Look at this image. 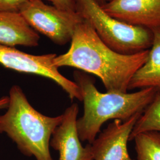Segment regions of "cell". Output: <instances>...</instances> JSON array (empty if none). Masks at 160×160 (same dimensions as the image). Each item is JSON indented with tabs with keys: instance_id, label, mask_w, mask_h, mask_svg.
<instances>
[{
	"instance_id": "5bb4252c",
	"label": "cell",
	"mask_w": 160,
	"mask_h": 160,
	"mask_svg": "<svg viewBox=\"0 0 160 160\" xmlns=\"http://www.w3.org/2000/svg\"><path fill=\"white\" fill-rule=\"evenodd\" d=\"M27 0H0V12H18Z\"/></svg>"
},
{
	"instance_id": "8992f818",
	"label": "cell",
	"mask_w": 160,
	"mask_h": 160,
	"mask_svg": "<svg viewBox=\"0 0 160 160\" xmlns=\"http://www.w3.org/2000/svg\"><path fill=\"white\" fill-rule=\"evenodd\" d=\"M55 53L42 55H31L17 49L15 47L0 45V64L7 68L19 72L38 75L55 82L66 92L71 100L82 101L80 87L61 74L54 65Z\"/></svg>"
},
{
	"instance_id": "2e32d148",
	"label": "cell",
	"mask_w": 160,
	"mask_h": 160,
	"mask_svg": "<svg viewBox=\"0 0 160 160\" xmlns=\"http://www.w3.org/2000/svg\"><path fill=\"white\" fill-rule=\"evenodd\" d=\"M9 103V97L3 96L0 98V110L7 108Z\"/></svg>"
},
{
	"instance_id": "7c38bea8",
	"label": "cell",
	"mask_w": 160,
	"mask_h": 160,
	"mask_svg": "<svg viewBox=\"0 0 160 160\" xmlns=\"http://www.w3.org/2000/svg\"><path fill=\"white\" fill-rule=\"evenodd\" d=\"M147 132H160V95L157 94L138 119L129 141L138 134Z\"/></svg>"
},
{
	"instance_id": "7a4b0ae2",
	"label": "cell",
	"mask_w": 160,
	"mask_h": 160,
	"mask_svg": "<svg viewBox=\"0 0 160 160\" xmlns=\"http://www.w3.org/2000/svg\"><path fill=\"white\" fill-rule=\"evenodd\" d=\"M74 82L80 87L84 103L83 115L77 119L81 141L92 143L103 124L109 120L125 121L142 114L157 94L153 88L140 89L131 93L99 92L95 80L81 71L74 72Z\"/></svg>"
},
{
	"instance_id": "e0dca14e",
	"label": "cell",
	"mask_w": 160,
	"mask_h": 160,
	"mask_svg": "<svg viewBox=\"0 0 160 160\" xmlns=\"http://www.w3.org/2000/svg\"><path fill=\"white\" fill-rule=\"evenodd\" d=\"M97 2L100 5V6H102L103 4H106V3H108L110 1H111L112 0H96Z\"/></svg>"
},
{
	"instance_id": "52a82bcc",
	"label": "cell",
	"mask_w": 160,
	"mask_h": 160,
	"mask_svg": "<svg viewBox=\"0 0 160 160\" xmlns=\"http://www.w3.org/2000/svg\"><path fill=\"white\" fill-rule=\"evenodd\" d=\"M141 114L125 121L114 120L91 143L93 160H135L129 154L128 142Z\"/></svg>"
},
{
	"instance_id": "9a60e30c",
	"label": "cell",
	"mask_w": 160,
	"mask_h": 160,
	"mask_svg": "<svg viewBox=\"0 0 160 160\" xmlns=\"http://www.w3.org/2000/svg\"><path fill=\"white\" fill-rule=\"evenodd\" d=\"M51 2L53 6L67 11L76 12L75 0H43Z\"/></svg>"
},
{
	"instance_id": "8fae6325",
	"label": "cell",
	"mask_w": 160,
	"mask_h": 160,
	"mask_svg": "<svg viewBox=\"0 0 160 160\" xmlns=\"http://www.w3.org/2000/svg\"><path fill=\"white\" fill-rule=\"evenodd\" d=\"M151 31L153 39L147 59L133 75L128 90L153 88L160 95V29Z\"/></svg>"
},
{
	"instance_id": "4fadbf2b",
	"label": "cell",
	"mask_w": 160,
	"mask_h": 160,
	"mask_svg": "<svg viewBox=\"0 0 160 160\" xmlns=\"http://www.w3.org/2000/svg\"><path fill=\"white\" fill-rule=\"evenodd\" d=\"M132 140L135 141L137 160H160V132H143Z\"/></svg>"
},
{
	"instance_id": "6da1fadb",
	"label": "cell",
	"mask_w": 160,
	"mask_h": 160,
	"mask_svg": "<svg viewBox=\"0 0 160 160\" xmlns=\"http://www.w3.org/2000/svg\"><path fill=\"white\" fill-rule=\"evenodd\" d=\"M149 50L132 55L106 45L86 20L78 24L68 51L55 58L54 65L69 67L100 78L107 92H127L133 75L147 59Z\"/></svg>"
},
{
	"instance_id": "30bf717a",
	"label": "cell",
	"mask_w": 160,
	"mask_h": 160,
	"mask_svg": "<svg viewBox=\"0 0 160 160\" xmlns=\"http://www.w3.org/2000/svg\"><path fill=\"white\" fill-rule=\"evenodd\" d=\"M40 37L20 12H0V45L15 47L38 46Z\"/></svg>"
},
{
	"instance_id": "5b68a950",
	"label": "cell",
	"mask_w": 160,
	"mask_h": 160,
	"mask_svg": "<svg viewBox=\"0 0 160 160\" xmlns=\"http://www.w3.org/2000/svg\"><path fill=\"white\" fill-rule=\"evenodd\" d=\"M19 12L32 29L59 45L71 42L77 26L83 20L77 12L48 5L43 0H27Z\"/></svg>"
},
{
	"instance_id": "277c9868",
	"label": "cell",
	"mask_w": 160,
	"mask_h": 160,
	"mask_svg": "<svg viewBox=\"0 0 160 160\" xmlns=\"http://www.w3.org/2000/svg\"><path fill=\"white\" fill-rule=\"evenodd\" d=\"M75 10L103 42L119 53L132 55L149 50L153 35L151 30L128 24L103 10L96 0H75Z\"/></svg>"
},
{
	"instance_id": "3957f363",
	"label": "cell",
	"mask_w": 160,
	"mask_h": 160,
	"mask_svg": "<svg viewBox=\"0 0 160 160\" xmlns=\"http://www.w3.org/2000/svg\"><path fill=\"white\" fill-rule=\"evenodd\" d=\"M7 111L0 115V133H6L25 156L36 160H53L50 152L52 135L62 114L47 116L30 104L20 86H12Z\"/></svg>"
},
{
	"instance_id": "9c48e42d",
	"label": "cell",
	"mask_w": 160,
	"mask_h": 160,
	"mask_svg": "<svg viewBox=\"0 0 160 160\" xmlns=\"http://www.w3.org/2000/svg\"><path fill=\"white\" fill-rule=\"evenodd\" d=\"M101 6L124 23L151 30L160 29V0H112Z\"/></svg>"
},
{
	"instance_id": "ba28073f",
	"label": "cell",
	"mask_w": 160,
	"mask_h": 160,
	"mask_svg": "<svg viewBox=\"0 0 160 160\" xmlns=\"http://www.w3.org/2000/svg\"><path fill=\"white\" fill-rule=\"evenodd\" d=\"M77 103L64 112L62 120L52 135L50 147L59 152V160H93L91 143L83 147L77 131Z\"/></svg>"
}]
</instances>
